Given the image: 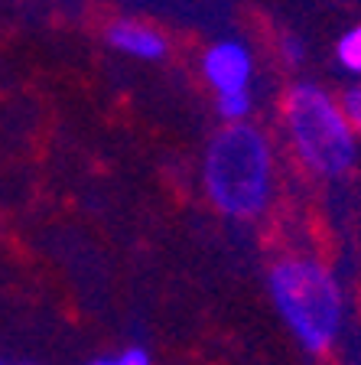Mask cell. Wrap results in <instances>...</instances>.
<instances>
[{"label": "cell", "mask_w": 361, "mask_h": 365, "mask_svg": "<svg viewBox=\"0 0 361 365\" xmlns=\"http://www.w3.org/2000/svg\"><path fill=\"white\" fill-rule=\"evenodd\" d=\"M273 180L271 144L251 124L231 121L205 150V190L215 209L234 219H254L267 209Z\"/></svg>", "instance_id": "1"}, {"label": "cell", "mask_w": 361, "mask_h": 365, "mask_svg": "<svg viewBox=\"0 0 361 365\" xmlns=\"http://www.w3.org/2000/svg\"><path fill=\"white\" fill-rule=\"evenodd\" d=\"M271 297L286 329L306 352H325L345 317L342 287L329 267L309 258H286L271 271Z\"/></svg>", "instance_id": "2"}, {"label": "cell", "mask_w": 361, "mask_h": 365, "mask_svg": "<svg viewBox=\"0 0 361 365\" xmlns=\"http://www.w3.org/2000/svg\"><path fill=\"white\" fill-rule=\"evenodd\" d=\"M283 111L296 157L313 173L342 176L352 170L355 157H358L355 128L329 91H323L319 85L300 82L290 88Z\"/></svg>", "instance_id": "3"}, {"label": "cell", "mask_w": 361, "mask_h": 365, "mask_svg": "<svg viewBox=\"0 0 361 365\" xmlns=\"http://www.w3.org/2000/svg\"><path fill=\"white\" fill-rule=\"evenodd\" d=\"M202 72L209 78V85H215V91H234V88H248L254 62L244 43H215L209 53L202 56Z\"/></svg>", "instance_id": "4"}, {"label": "cell", "mask_w": 361, "mask_h": 365, "mask_svg": "<svg viewBox=\"0 0 361 365\" xmlns=\"http://www.w3.org/2000/svg\"><path fill=\"white\" fill-rule=\"evenodd\" d=\"M108 39H111V46H117L120 53L137 56V59H147V62H157V59H163V56H166L163 33H157L153 26H147V23H137V20H117V23H111Z\"/></svg>", "instance_id": "5"}, {"label": "cell", "mask_w": 361, "mask_h": 365, "mask_svg": "<svg viewBox=\"0 0 361 365\" xmlns=\"http://www.w3.org/2000/svg\"><path fill=\"white\" fill-rule=\"evenodd\" d=\"M335 56H339V66L352 76H361V26H352L345 36L335 46Z\"/></svg>", "instance_id": "6"}, {"label": "cell", "mask_w": 361, "mask_h": 365, "mask_svg": "<svg viewBox=\"0 0 361 365\" xmlns=\"http://www.w3.org/2000/svg\"><path fill=\"white\" fill-rule=\"evenodd\" d=\"M219 114L225 121H241L251 114V95L248 88H234V91H219Z\"/></svg>", "instance_id": "7"}, {"label": "cell", "mask_w": 361, "mask_h": 365, "mask_svg": "<svg viewBox=\"0 0 361 365\" xmlns=\"http://www.w3.org/2000/svg\"><path fill=\"white\" fill-rule=\"evenodd\" d=\"M342 111L352 121V128H361V85H355V88H348L342 95Z\"/></svg>", "instance_id": "8"}, {"label": "cell", "mask_w": 361, "mask_h": 365, "mask_svg": "<svg viewBox=\"0 0 361 365\" xmlns=\"http://www.w3.org/2000/svg\"><path fill=\"white\" fill-rule=\"evenodd\" d=\"M88 365H150V356L147 349H127L120 359H98V362H88Z\"/></svg>", "instance_id": "9"}, {"label": "cell", "mask_w": 361, "mask_h": 365, "mask_svg": "<svg viewBox=\"0 0 361 365\" xmlns=\"http://www.w3.org/2000/svg\"><path fill=\"white\" fill-rule=\"evenodd\" d=\"M280 53L286 56V62H303V56H306V46H303V39H296V36H283V43H280Z\"/></svg>", "instance_id": "10"}, {"label": "cell", "mask_w": 361, "mask_h": 365, "mask_svg": "<svg viewBox=\"0 0 361 365\" xmlns=\"http://www.w3.org/2000/svg\"><path fill=\"white\" fill-rule=\"evenodd\" d=\"M0 365H4V362H0Z\"/></svg>", "instance_id": "11"}]
</instances>
